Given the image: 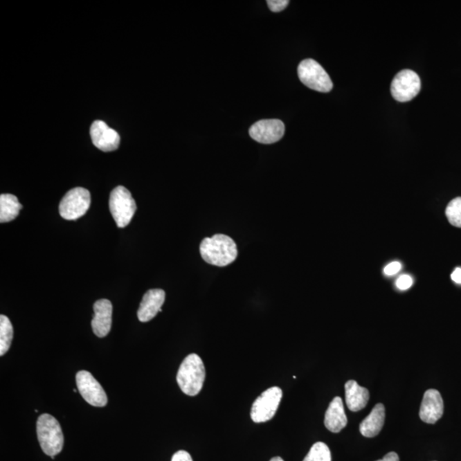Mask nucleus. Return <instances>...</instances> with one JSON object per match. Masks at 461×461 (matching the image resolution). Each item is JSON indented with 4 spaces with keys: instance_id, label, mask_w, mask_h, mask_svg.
Masks as SVG:
<instances>
[{
    "instance_id": "1",
    "label": "nucleus",
    "mask_w": 461,
    "mask_h": 461,
    "mask_svg": "<svg viewBox=\"0 0 461 461\" xmlns=\"http://www.w3.org/2000/svg\"><path fill=\"white\" fill-rule=\"evenodd\" d=\"M200 254L208 264L226 266L237 259V244L230 237L217 234L202 241Z\"/></svg>"
},
{
    "instance_id": "2",
    "label": "nucleus",
    "mask_w": 461,
    "mask_h": 461,
    "mask_svg": "<svg viewBox=\"0 0 461 461\" xmlns=\"http://www.w3.org/2000/svg\"><path fill=\"white\" fill-rule=\"evenodd\" d=\"M204 361L197 354L185 358L179 368L177 380L183 393L195 397L202 390L205 380Z\"/></svg>"
},
{
    "instance_id": "3",
    "label": "nucleus",
    "mask_w": 461,
    "mask_h": 461,
    "mask_svg": "<svg viewBox=\"0 0 461 461\" xmlns=\"http://www.w3.org/2000/svg\"><path fill=\"white\" fill-rule=\"evenodd\" d=\"M37 435L40 447L46 455L54 457L64 448V438L60 422L53 416L42 415L37 420Z\"/></svg>"
},
{
    "instance_id": "4",
    "label": "nucleus",
    "mask_w": 461,
    "mask_h": 461,
    "mask_svg": "<svg viewBox=\"0 0 461 461\" xmlns=\"http://www.w3.org/2000/svg\"><path fill=\"white\" fill-rule=\"evenodd\" d=\"M109 205L117 226L120 228H126L137 208L131 192L123 186H117L111 193Z\"/></svg>"
},
{
    "instance_id": "5",
    "label": "nucleus",
    "mask_w": 461,
    "mask_h": 461,
    "mask_svg": "<svg viewBox=\"0 0 461 461\" xmlns=\"http://www.w3.org/2000/svg\"><path fill=\"white\" fill-rule=\"evenodd\" d=\"M298 73L300 80L309 89L320 93L332 91L333 84L330 76L316 61L303 60L298 66Z\"/></svg>"
},
{
    "instance_id": "6",
    "label": "nucleus",
    "mask_w": 461,
    "mask_h": 461,
    "mask_svg": "<svg viewBox=\"0 0 461 461\" xmlns=\"http://www.w3.org/2000/svg\"><path fill=\"white\" fill-rule=\"evenodd\" d=\"M91 194L89 190L82 188L71 189L65 194L60 204L62 217L68 221H74L83 217L89 210Z\"/></svg>"
},
{
    "instance_id": "7",
    "label": "nucleus",
    "mask_w": 461,
    "mask_h": 461,
    "mask_svg": "<svg viewBox=\"0 0 461 461\" xmlns=\"http://www.w3.org/2000/svg\"><path fill=\"white\" fill-rule=\"evenodd\" d=\"M283 392L279 387H271L262 392L252 405L251 416L255 423H264L272 419L280 407Z\"/></svg>"
},
{
    "instance_id": "8",
    "label": "nucleus",
    "mask_w": 461,
    "mask_h": 461,
    "mask_svg": "<svg viewBox=\"0 0 461 461\" xmlns=\"http://www.w3.org/2000/svg\"><path fill=\"white\" fill-rule=\"evenodd\" d=\"M422 89L419 76L415 71L404 69L398 73L391 83L392 97L399 102H408L415 98Z\"/></svg>"
},
{
    "instance_id": "9",
    "label": "nucleus",
    "mask_w": 461,
    "mask_h": 461,
    "mask_svg": "<svg viewBox=\"0 0 461 461\" xmlns=\"http://www.w3.org/2000/svg\"><path fill=\"white\" fill-rule=\"evenodd\" d=\"M76 384L84 400L89 402L90 405L100 408L105 407L107 405V395L91 373L87 371L77 372Z\"/></svg>"
},
{
    "instance_id": "10",
    "label": "nucleus",
    "mask_w": 461,
    "mask_h": 461,
    "mask_svg": "<svg viewBox=\"0 0 461 461\" xmlns=\"http://www.w3.org/2000/svg\"><path fill=\"white\" fill-rule=\"evenodd\" d=\"M284 124L280 120H262L250 128V136L261 144H273L281 140L284 134Z\"/></svg>"
},
{
    "instance_id": "11",
    "label": "nucleus",
    "mask_w": 461,
    "mask_h": 461,
    "mask_svg": "<svg viewBox=\"0 0 461 461\" xmlns=\"http://www.w3.org/2000/svg\"><path fill=\"white\" fill-rule=\"evenodd\" d=\"M90 134L93 145L102 152H113L119 147L120 142L119 134L102 120H95L91 124Z\"/></svg>"
},
{
    "instance_id": "12",
    "label": "nucleus",
    "mask_w": 461,
    "mask_h": 461,
    "mask_svg": "<svg viewBox=\"0 0 461 461\" xmlns=\"http://www.w3.org/2000/svg\"><path fill=\"white\" fill-rule=\"evenodd\" d=\"M444 404L440 392L437 390H428L424 395L419 417L422 422L435 424L444 415Z\"/></svg>"
},
{
    "instance_id": "13",
    "label": "nucleus",
    "mask_w": 461,
    "mask_h": 461,
    "mask_svg": "<svg viewBox=\"0 0 461 461\" xmlns=\"http://www.w3.org/2000/svg\"><path fill=\"white\" fill-rule=\"evenodd\" d=\"M93 309L94 317L91 320V327L94 334L98 338H105L111 329L112 303L107 299L98 300L94 303Z\"/></svg>"
},
{
    "instance_id": "14",
    "label": "nucleus",
    "mask_w": 461,
    "mask_h": 461,
    "mask_svg": "<svg viewBox=\"0 0 461 461\" xmlns=\"http://www.w3.org/2000/svg\"><path fill=\"white\" fill-rule=\"evenodd\" d=\"M165 291L161 289L150 290L143 296L138 318L141 322H148L159 312H162V306L165 302Z\"/></svg>"
},
{
    "instance_id": "15",
    "label": "nucleus",
    "mask_w": 461,
    "mask_h": 461,
    "mask_svg": "<svg viewBox=\"0 0 461 461\" xmlns=\"http://www.w3.org/2000/svg\"><path fill=\"white\" fill-rule=\"evenodd\" d=\"M347 419L341 397H336L332 401L325 412V426L332 433H338L347 426Z\"/></svg>"
},
{
    "instance_id": "16",
    "label": "nucleus",
    "mask_w": 461,
    "mask_h": 461,
    "mask_svg": "<svg viewBox=\"0 0 461 461\" xmlns=\"http://www.w3.org/2000/svg\"><path fill=\"white\" fill-rule=\"evenodd\" d=\"M386 420V408L382 404H379L372 408L370 415L360 424L361 435L365 437H374L381 431Z\"/></svg>"
},
{
    "instance_id": "17",
    "label": "nucleus",
    "mask_w": 461,
    "mask_h": 461,
    "mask_svg": "<svg viewBox=\"0 0 461 461\" xmlns=\"http://www.w3.org/2000/svg\"><path fill=\"white\" fill-rule=\"evenodd\" d=\"M345 399L350 411L358 412L368 405L369 391L359 386L354 380H350L345 384Z\"/></svg>"
},
{
    "instance_id": "18",
    "label": "nucleus",
    "mask_w": 461,
    "mask_h": 461,
    "mask_svg": "<svg viewBox=\"0 0 461 461\" xmlns=\"http://www.w3.org/2000/svg\"><path fill=\"white\" fill-rule=\"evenodd\" d=\"M21 208L23 205L19 203L16 196L12 194H2L0 196V222L13 221L18 217Z\"/></svg>"
},
{
    "instance_id": "19",
    "label": "nucleus",
    "mask_w": 461,
    "mask_h": 461,
    "mask_svg": "<svg viewBox=\"0 0 461 461\" xmlns=\"http://www.w3.org/2000/svg\"><path fill=\"white\" fill-rule=\"evenodd\" d=\"M13 339V327L9 318L0 316V356H3L10 350Z\"/></svg>"
},
{
    "instance_id": "20",
    "label": "nucleus",
    "mask_w": 461,
    "mask_h": 461,
    "mask_svg": "<svg viewBox=\"0 0 461 461\" xmlns=\"http://www.w3.org/2000/svg\"><path fill=\"white\" fill-rule=\"evenodd\" d=\"M303 461H332L330 449L324 442H316L310 449Z\"/></svg>"
},
{
    "instance_id": "21",
    "label": "nucleus",
    "mask_w": 461,
    "mask_h": 461,
    "mask_svg": "<svg viewBox=\"0 0 461 461\" xmlns=\"http://www.w3.org/2000/svg\"><path fill=\"white\" fill-rule=\"evenodd\" d=\"M446 217L450 224L461 228V197H456L446 208Z\"/></svg>"
},
{
    "instance_id": "22",
    "label": "nucleus",
    "mask_w": 461,
    "mask_h": 461,
    "mask_svg": "<svg viewBox=\"0 0 461 461\" xmlns=\"http://www.w3.org/2000/svg\"><path fill=\"white\" fill-rule=\"evenodd\" d=\"M413 280L411 276L408 275V274H404L398 278L396 281V285L397 289L400 291H407L410 287H412Z\"/></svg>"
},
{
    "instance_id": "23",
    "label": "nucleus",
    "mask_w": 461,
    "mask_h": 461,
    "mask_svg": "<svg viewBox=\"0 0 461 461\" xmlns=\"http://www.w3.org/2000/svg\"><path fill=\"white\" fill-rule=\"evenodd\" d=\"M266 3L273 12H280L287 8L290 2L288 0H269Z\"/></svg>"
},
{
    "instance_id": "24",
    "label": "nucleus",
    "mask_w": 461,
    "mask_h": 461,
    "mask_svg": "<svg viewBox=\"0 0 461 461\" xmlns=\"http://www.w3.org/2000/svg\"><path fill=\"white\" fill-rule=\"evenodd\" d=\"M401 269V264L398 262H390L383 269V273L387 276L396 275L397 273L400 272Z\"/></svg>"
},
{
    "instance_id": "25",
    "label": "nucleus",
    "mask_w": 461,
    "mask_h": 461,
    "mask_svg": "<svg viewBox=\"0 0 461 461\" xmlns=\"http://www.w3.org/2000/svg\"><path fill=\"white\" fill-rule=\"evenodd\" d=\"M171 461H193L191 455L185 450H179L172 457Z\"/></svg>"
},
{
    "instance_id": "26",
    "label": "nucleus",
    "mask_w": 461,
    "mask_h": 461,
    "mask_svg": "<svg viewBox=\"0 0 461 461\" xmlns=\"http://www.w3.org/2000/svg\"><path fill=\"white\" fill-rule=\"evenodd\" d=\"M451 279L456 284H461V269L457 268L451 274Z\"/></svg>"
},
{
    "instance_id": "27",
    "label": "nucleus",
    "mask_w": 461,
    "mask_h": 461,
    "mask_svg": "<svg viewBox=\"0 0 461 461\" xmlns=\"http://www.w3.org/2000/svg\"><path fill=\"white\" fill-rule=\"evenodd\" d=\"M377 461H400V460H399V456L397 453L390 452L389 453H387V455L384 456L382 460Z\"/></svg>"
},
{
    "instance_id": "28",
    "label": "nucleus",
    "mask_w": 461,
    "mask_h": 461,
    "mask_svg": "<svg viewBox=\"0 0 461 461\" xmlns=\"http://www.w3.org/2000/svg\"><path fill=\"white\" fill-rule=\"evenodd\" d=\"M270 461H284L283 459L281 458V457H273V459H271Z\"/></svg>"
}]
</instances>
